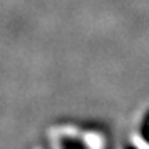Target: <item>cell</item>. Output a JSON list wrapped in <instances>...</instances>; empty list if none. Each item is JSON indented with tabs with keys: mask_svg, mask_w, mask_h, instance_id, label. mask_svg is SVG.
Masks as SVG:
<instances>
[{
	"mask_svg": "<svg viewBox=\"0 0 149 149\" xmlns=\"http://www.w3.org/2000/svg\"><path fill=\"white\" fill-rule=\"evenodd\" d=\"M37 149H108V139L96 128L56 124L45 133Z\"/></svg>",
	"mask_w": 149,
	"mask_h": 149,
	"instance_id": "1",
	"label": "cell"
}]
</instances>
